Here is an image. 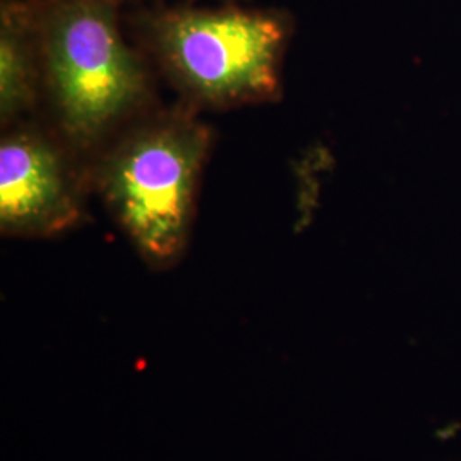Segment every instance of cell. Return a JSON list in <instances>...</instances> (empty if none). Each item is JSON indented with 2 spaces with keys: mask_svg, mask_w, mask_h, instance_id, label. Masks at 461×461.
Instances as JSON below:
<instances>
[{
  "mask_svg": "<svg viewBox=\"0 0 461 461\" xmlns=\"http://www.w3.org/2000/svg\"><path fill=\"white\" fill-rule=\"evenodd\" d=\"M40 53L67 135L89 144L129 113L146 83L120 32L115 0L40 5Z\"/></svg>",
  "mask_w": 461,
  "mask_h": 461,
  "instance_id": "cell-1",
  "label": "cell"
},
{
  "mask_svg": "<svg viewBox=\"0 0 461 461\" xmlns=\"http://www.w3.org/2000/svg\"><path fill=\"white\" fill-rule=\"evenodd\" d=\"M209 132L167 118L133 133L108 156L99 186L120 228L149 265L178 262L188 241Z\"/></svg>",
  "mask_w": 461,
  "mask_h": 461,
  "instance_id": "cell-2",
  "label": "cell"
},
{
  "mask_svg": "<svg viewBox=\"0 0 461 461\" xmlns=\"http://www.w3.org/2000/svg\"><path fill=\"white\" fill-rule=\"evenodd\" d=\"M289 33V19L276 11L175 9L150 19L152 43L169 74L214 104L276 93Z\"/></svg>",
  "mask_w": 461,
  "mask_h": 461,
  "instance_id": "cell-3",
  "label": "cell"
},
{
  "mask_svg": "<svg viewBox=\"0 0 461 461\" xmlns=\"http://www.w3.org/2000/svg\"><path fill=\"white\" fill-rule=\"evenodd\" d=\"M79 214L76 186L59 150L34 133H11L0 146V226L7 234L45 236Z\"/></svg>",
  "mask_w": 461,
  "mask_h": 461,
  "instance_id": "cell-4",
  "label": "cell"
},
{
  "mask_svg": "<svg viewBox=\"0 0 461 461\" xmlns=\"http://www.w3.org/2000/svg\"><path fill=\"white\" fill-rule=\"evenodd\" d=\"M40 53V5L4 0L0 7V116L11 120L34 96Z\"/></svg>",
  "mask_w": 461,
  "mask_h": 461,
  "instance_id": "cell-5",
  "label": "cell"
},
{
  "mask_svg": "<svg viewBox=\"0 0 461 461\" xmlns=\"http://www.w3.org/2000/svg\"><path fill=\"white\" fill-rule=\"evenodd\" d=\"M461 430V422H447L445 424L443 428H438L434 430V438L438 439V441H451V439H455L458 434H460Z\"/></svg>",
  "mask_w": 461,
  "mask_h": 461,
  "instance_id": "cell-6",
  "label": "cell"
}]
</instances>
